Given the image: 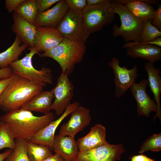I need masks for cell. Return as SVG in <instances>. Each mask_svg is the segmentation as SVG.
<instances>
[{
  "label": "cell",
  "mask_w": 161,
  "mask_h": 161,
  "mask_svg": "<svg viewBox=\"0 0 161 161\" xmlns=\"http://www.w3.org/2000/svg\"><path fill=\"white\" fill-rule=\"evenodd\" d=\"M54 117V114L51 112L37 116L31 111L20 109L6 112L0 117V121L7 124L15 139L29 140Z\"/></svg>",
  "instance_id": "6da1fadb"
},
{
  "label": "cell",
  "mask_w": 161,
  "mask_h": 161,
  "mask_svg": "<svg viewBox=\"0 0 161 161\" xmlns=\"http://www.w3.org/2000/svg\"><path fill=\"white\" fill-rule=\"evenodd\" d=\"M45 86L13 73L2 94L1 108L6 112L19 109Z\"/></svg>",
  "instance_id": "7a4b0ae2"
},
{
  "label": "cell",
  "mask_w": 161,
  "mask_h": 161,
  "mask_svg": "<svg viewBox=\"0 0 161 161\" xmlns=\"http://www.w3.org/2000/svg\"><path fill=\"white\" fill-rule=\"evenodd\" d=\"M86 50L85 43L64 38L54 47L38 54L41 57L50 58L56 61L61 69V72L69 76L75 65L83 60Z\"/></svg>",
  "instance_id": "3957f363"
},
{
  "label": "cell",
  "mask_w": 161,
  "mask_h": 161,
  "mask_svg": "<svg viewBox=\"0 0 161 161\" xmlns=\"http://www.w3.org/2000/svg\"><path fill=\"white\" fill-rule=\"evenodd\" d=\"M115 14L120 18L121 24H114L112 35L114 37L121 36L124 40L138 43L140 42L144 22L134 16L123 4L114 0L111 1Z\"/></svg>",
  "instance_id": "277c9868"
},
{
  "label": "cell",
  "mask_w": 161,
  "mask_h": 161,
  "mask_svg": "<svg viewBox=\"0 0 161 161\" xmlns=\"http://www.w3.org/2000/svg\"><path fill=\"white\" fill-rule=\"evenodd\" d=\"M84 27L89 35L112 23L115 13L111 1L105 0L97 5H87L82 11Z\"/></svg>",
  "instance_id": "5b68a950"
},
{
  "label": "cell",
  "mask_w": 161,
  "mask_h": 161,
  "mask_svg": "<svg viewBox=\"0 0 161 161\" xmlns=\"http://www.w3.org/2000/svg\"><path fill=\"white\" fill-rule=\"evenodd\" d=\"M30 52L21 59L13 63L9 66L13 73L32 81L42 84L45 86L53 83L51 70L46 67L37 70L33 66L32 59L37 52L32 49Z\"/></svg>",
  "instance_id": "8992f818"
},
{
  "label": "cell",
  "mask_w": 161,
  "mask_h": 161,
  "mask_svg": "<svg viewBox=\"0 0 161 161\" xmlns=\"http://www.w3.org/2000/svg\"><path fill=\"white\" fill-rule=\"evenodd\" d=\"M64 38L85 43L89 35L83 21L82 11L69 8L56 27Z\"/></svg>",
  "instance_id": "52a82bcc"
},
{
  "label": "cell",
  "mask_w": 161,
  "mask_h": 161,
  "mask_svg": "<svg viewBox=\"0 0 161 161\" xmlns=\"http://www.w3.org/2000/svg\"><path fill=\"white\" fill-rule=\"evenodd\" d=\"M125 151L121 144L112 145L106 141L96 148L79 151L73 161H116L120 160Z\"/></svg>",
  "instance_id": "ba28073f"
},
{
  "label": "cell",
  "mask_w": 161,
  "mask_h": 161,
  "mask_svg": "<svg viewBox=\"0 0 161 161\" xmlns=\"http://www.w3.org/2000/svg\"><path fill=\"white\" fill-rule=\"evenodd\" d=\"M120 63L118 58L114 57L108 63L113 71L115 86L114 95L117 98H120L125 94L135 83L138 76L136 65L129 69L124 66H121Z\"/></svg>",
  "instance_id": "9c48e42d"
},
{
  "label": "cell",
  "mask_w": 161,
  "mask_h": 161,
  "mask_svg": "<svg viewBox=\"0 0 161 161\" xmlns=\"http://www.w3.org/2000/svg\"><path fill=\"white\" fill-rule=\"evenodd\" d=\"M53 89L54 100L51 109L54 110L58 115H60L71 103L74 95V86L68 76L61 72L56 86Z\"/></svg>",
  "instance_id": "30bf717a"
},
{
  "label": "cell",
  "mask_w": 161,
  "mask_h": 161,
  "mask_svg": "<svg viewBox=\"0 0 161 161\" xmlns=\"http://www.w3.org/2000/svg\"><path fill=\"white\" fill-rule=\"evenodd\" d=\"M71 114L68 122L61 126L59 134L74 137L78 133L89 125L92 118L90 110L80 105Z\"/></svg>",
  "instance_id": "8fae6325"
},
{
  "label": "cell",
  "mask_w": 161,
  "mask_h": 161,
  "mask_svg": "<svg viewBox=\"0 0 161 161\" xmlns=\"http://www.w3.org/2000/svg\"><path fill=\"white\" fill-rule=\"evenodd\" d=\"M147 79L141 80L139 83H135L130 87L131 92L137 103L138 115L150 117L152 112L156 113L157 106L154 99L147 94L146 88L148 85Z\"/></svg>",
  "instance_id": "7c38bea8"
},
{
  "label": "cell",
  "mask_w": 161,
  "mask_h": 161,
  "mask_svg": "<svg viewBox=\"0 0 161 161\" xmlns=\"http://www.w3.org/2000/svg\"><path fill=\"white\" fill-rule=\"evenodd\" d=\"M79 105V103L76 101L71 103L58 119L53 120L29 140L37 144L48 145L52 149L55 132L58 127L66 117L71 114Z\"/></svg>",
  "instance_id": "4fadbf2b"
},
{
  "label": "cell",
  "mask_w": 161,
  "mask_h": 161,
  "mask_svg": "<svg viewBox=\"0 0 161 161\" xmlns=\"http://www.w3.org/2000/svg\"><path fill=\"white\" fill-rule=\"evenodd\" d=\"M64 39L56 28L37 27L34 49L38 54L54 47Z\"/></svg>",
  "instance_id": "5bb4252c"
},
{
  "label": "cell",
  "mask_w": 161,
  "mask_h": 161,
  "mask_svg": "<svg viewBox=\"0 0 161 161\" xmlns=\"http://www.w3.org/2000/svg\"><path fill=\"white\" fill-rule=\"evenodd\" d=\"M122 47L127 48L126 55L133 59L141 58L153 64L161 59V48L155 45L129 42H126Z\"/></svg>",
  "instance_id": "9a60e30c"
},
{
  "label": "cell",
  "mask_w": 161,
  "mask_h": 161,
  "mask_svg": "<svg viewBox=\"0 0 161 161\" xmlns=\"http://www.w3.org/2000/svg\"><path fill=\"white\" fill-rule=\"evenodd\" d=\"M124 5L136 18L143 22L151 20L156 10L151 4H157L160 2L151 0H115Z\"/></svg>",
  "instance_id": "2e32d148"
},
{
  "label": "cell",
  "mask_w": 161,
  "mask_h": 161,
  "mask_svg": "<svg viewBox=\"0 0 161 161\" xmlns=\"http://www.w3.org/2000/svg\"><path fill=\"white\" fill-rule=\"evenodd\" d=\"M69 8L65 0H60L52 8L38 14L35 26L56 28Z\"/></svg>",
  "instance_id": "e0dca14e"
},
{
  "label": "cell",
  "mask_w": 161,
  "mask_h": 161,
  "mask_svg": "<svg viewBox=\"0 0 161 161\" xmlns=\"http://www.w3.org/2000/svg\"><path fill=\"white\" fill-rule=\"evenodd\" d=\"M13 24V32L21 39L29 49H33L37 32V27L28 22L20 16L14 12L12 15Z\"/></svg>",
  "instance_id": "ac0fdd59"
},
{
  "label": "cell",
  "mask_w": 161,
  "mask_h": 161,
  "mask_svg": "<svg viewBox=\"0 0 161 161\" xmlns=\"http://www.w3.org/2000/svg\"><path fill=\"white\" fill-rule=\"evenodd\" d=\"M52 150L64 161H73L79 152L74 137L59 134L55 135Z\"/></svg>",
  "instance_id": "d6986e66"
},
{
  "label": "cell",
  "mask_w": 161,
  "mask_h": 161,
  "mask_svg": "<svg viewBox=\"0 0 161 161\" xmlns=\"http://www.w3.org/2000/svg\"><path fill=\"white\" fill-rule=\"evenodd\" d=\"M106 134L105 127L96 124L87 135L76 141L79 151L88 150L101 145L106 141Z\"/></svg>",
  "instance_id": "ffe728a7"
},
{
  "label": "cell",
  "mask_w": 161,
  "mask_h": 161,
  "mask_svg": "<svg viewBox=\"0 0 161 161\" xmlns=\"http://www.w3.org/2000/svg\"><path fill=\"white\" fill-rule=\"evenodd\" d=\"M54 99L53 89L43 91L33 96L21 109L46 114L51 110Z\"/></svg>",
  "instance_id": "44dd1931"
},
{
  "label": "cell",
  "mask_w": 161,
  "mask_h": 161,
  "mask_svg": "<svg viewBox=\"0 0 161 161\" xmlns=\"http://www.w3.org/2000/svg\"><path fill=\"white\" fill-rule=\"evenodd\" d=\"M144 68L147 73L148 85L154 95V99L157 106V112L154 119V120L156 117H158L161 121V109L160 101L161 93V70L160 68H156L154 64L148 62L145 63Z\"/></svg>",
  "instance_id": "7402d4cb"
},
{
  "label": "cell",
  "mask_w": 161,
  "mask_h": 161,
  "mask_svg": "<svg viewBox=\"0 0 161 161\" xmlns=\"http://www.w3.org/2000/svg\"><path fill=\"white\" fill-rule=\"evenodd\" d=\"M20 38L16 35L12 45L5 51L0 53V68L3 69L9 66L13 63L18 60L19 56L28 47Z\"/></svg>",
  "instance_id": "603a6c76"
},
{
  "label": "cell",
  "mask_w": 161,
  "mask_h": 161,
  "mask_svg": "<svg viewBox=\"0 0 161 161\" xmlns=\"http://www.w3.org/2000/svg\"><path fill=\"white\" fill-rule=\"evenodd\" d=\"M52 150L48 145L37 144L27 140V152L30 161H43L53 154Z\"/></svg>",
  "instance_id": "cb8c5ba5"
},
{
  "label": "cell",
  "mask_w": 161,
  "mask_h": 161,
  "mask_svg": "<svg viewBox=\"0 0 161 161\" xmlns=\"http://www.w3.org/2000/svg\"><path fill=\"white\" fill-rule=\"evenodd\" d=\"M14 12L35 25L38 14L36 0H25Z\"/></svg>",
  "instance_id": "d4e9b609"
},
{
  "label": "cell",
  "mask_w": 161,
  "mask_h": 161,
  "mask_svg": "<svg viewBox=\"0 0 161 161\" xmlns=\"http://www.w3.org/2000/svg\"><path fill=\"white\" fill-rule=\"evenodd\" d=\"M16 147L4 161H30L27 152V140L15 139Z\"/></svg>",
  "instance_id": "484cf974"
},
{
  "label": "cell",
  "mask_w": 161,
  "mask_h": 161,
  "mask_svg": "<svg viewBox=\"0 0 161 161\" xmlns=\"http://www.w3.org/2000/svg\"><path fill=\"white\" fill-rule=\"evenodd\" d=\"M15 139L7 124L0 121V150L6 148L14 149L16 145Z\"/></svg>",
  "instance_id": "4316f807"
},
{
  "label": "cell",
  "mask_w": 161,
  "mask_h": 161,
  "mask_svg": "<svg viewBox=\"0 0 161 161\" xmlns=\"http://www.w3.org/2000/svg\"><path fill=\"white\" fill-rule=\"evenodd\" d=\"M161 31L158 30L151 24V20L144 22L139 43H145L161 37Z\"/></svg>",
  "instance_id": "83f0119b"
},
{
  "label": "cell",
  "mask_w": 161,
  "mask_h": 161,
  "mask_svg": "<svg viewBox=\"0 0 161 161\" xmlns=\"http://www.w3.org/2000/svg\"><path fill=\"white\" fill-rule=\"evenodd\" d=\"M161 150V134H154L143 143L139 151V153L149 151H159Z\"/></svg>",
  "instance_id": "f1b7e54d"
},
{
  "label": "cell",
  "mask_w": 161,
  "mask_h": 161,
  "mask_svg": "<svg viewBox=\"0 0 161 161\" xmlns=\"http://www.w3.org/2000/svg\"><path fill=\"white\" fill-rule=\"evenodd\" d=\"M69 8L72 10L82 11L87 6L86 0H65Z\"/></svg>",
  "instance_id": "f546056e"
},
{
  "label": "cell",
  "mask_w": 161,
  "mask_h": 161,
  "mask_svg": "<svg viewBox=\"0 0 161 161\" xmlns=\"http://www.w3.org/2000/svg\"><path fill=\"white\" fill-rule=\"evenodd\" d=\"M60 0H36L38 14L44 12Z\"/></svg>",
  "instance_id": "4dcf8cb0"
},
{
  "label": "cell",
  "mask_w": 161,
  "mask_h": 161,
  "mask_svg": "<svg viewBox=\"0 0 161 161\" xmlns=\"http://www.w3.org/2000/svg\"><path fill=\"white\" fill-rule=\"evenodd\" d=\"M25 0H6L5 6L8 12L11 13Z\"/></svg>",
  "instance_id": "1f68e13d"
},
{
  "label": "cell",
  "mask_w": 161,
  "mask_h": 161,
  "mask_svg": "<svg viewBox=\"0 0 161 161\" xmlns=\"http://www.w3.org/2000/svg\"><path fill=\"white\" fill-rule=\"evenodd\" d=\"M151 24L158 30L161 31V5H159L156 10L153 19L151 20Z\"/></svg>",
  "instance_id": "d6a6232c"
},
{
  "label": "cell",
  "mask_w": 161,
  "mask_h": 161,
  "mask_svg": "<svg viewBox=\"0 0 161 161\" xmlns=\"http://www.w3.org/2000/svg\"><path fill=\"white\" fill-rule=\"evenodd\" d=\"M13 74L10 66L0 69V80L10 78Z\"/></svg>",
  "instance_id": "836d02e7"
},
{
  "label": "cell",
  "mask_w": 161,
  "mask_h": 161,
  "mask_svg": "<svg viewBox=\"0 0 161 161\" xmlns=\"http://www.w3.org/2000/svg\"><path fill=\"white\" fill-rule=\"evenodd\" d=\"M131 161H155L143 154L133 155L131 158Z\"/></svg>",
  "instance_id": "e575fe53"
},
{
  "label": "cell",
  "mask_w": 161,
  "mask_h": 161,
  "mask_svg": "<svg viewBox=\"0 0 161 161\" xmlns=\"http://www.w3.org/2000/svg\"><path fill=\"white\" fill-rule=\"evenodd\" d=\"M10 77L0 80V109L1 108V97L4 91L10 81Z\"/></svg>",
  "instance_id": "d590c367"
},
{
  "label": "cell",
  "mask_w": 161,
  "mask_h": 161,
  "mask_svg": "<svg viewBox=\"0 0 161 161\" xmlns=\"http://www.w3.org/2000/svg\"><path fill=\"white\" fill-rule=\"evenodd\" d=\"M43 161H64L58 154L55 153L43 160Z\"/></svg>",
  "instance_id": "8d00e7d4"
},
{
  "label": "cell",
  "mask_w": 161,
  "mask_h": 161,
  "mask_svg": "<svg viewBox=\"0 0 161 161\" xmlns=\"http://www.w3.org/2000/svg\"><path fill=\"white\" fill-rule=\"evenodd\" d=\"M13 150L9 149L4 152L0 153V161H4L5 159L12 152Z\"/></svg>",
  "instance_id": "74e56055"
},
{
  "label": "cell",
  "mask_w": 161,
  "mask_h": 161,
  "mask_svg": "<svg viewBox=\"0 0 161 161\" xmlns=\"http://www.w3.org/2000/svg\"><path fill=\"white\" fill-rule=\"evenodd\" d=\"M105 0H86L87 5H97L103 2Z\"/></svg>",
  "instance_id": "f35d334b"
}]
</instances>
